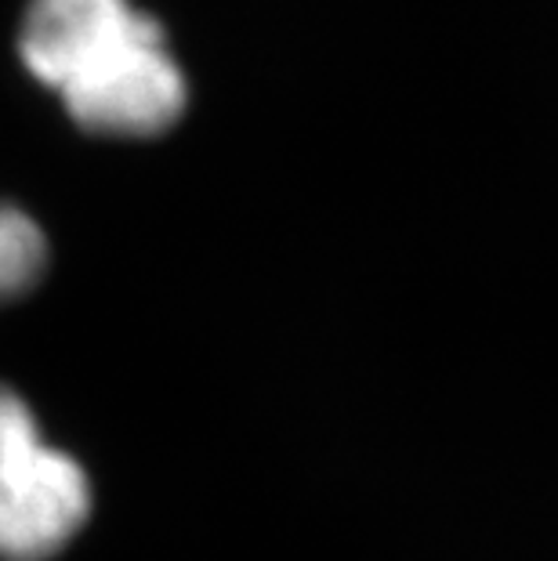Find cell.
Here are the masks:
<instances>
[{
    "mask_svg": "<svg viewBox=\"0 0 558 561\" xmlns=\"http://www.w3.org/2000/svg\"><path fill=\"white\" fill-rule=\"evenodd\" d=\"M47 268V240L26 210L0 203V301L33 290Z\"/></svg>",
    "mask_w": 558,
    "mask_h": 561,
    "instance_id": "3957f363",
    "label": "cell"
},
{
    "mask_svg": "<svg viewBox=\"0 0 558 561\" xmlns=\"http://www.w3.org/2000/svg\"><path fill=\"white\" fill-rule=\"evenodd\" d=\"M88 515L84 468L47 446L30 405L0 385V558H52L80 533Z\"/></svg>",
    "mask_w": 558,
    "mask_h": 561,
    "instance_id": "7a4b0ae2",
    "label": "cell"
},
{
    "mask_svg": "<svg viewBox=\"0 0 558 561\" xmlns=\"http://www.w3.org/2000/svg\"><path fill=\"white\" fill-rule=\"evenodd\" d=\"M19 58L88 135L157 138L185 113L168 33L130 0H30Z\"/></svg>",
    "mask_w": 558,
    "mask_h": 561,
    "instance_id": "6da1fadb",
    "label": "cell"
}]
</instances>
